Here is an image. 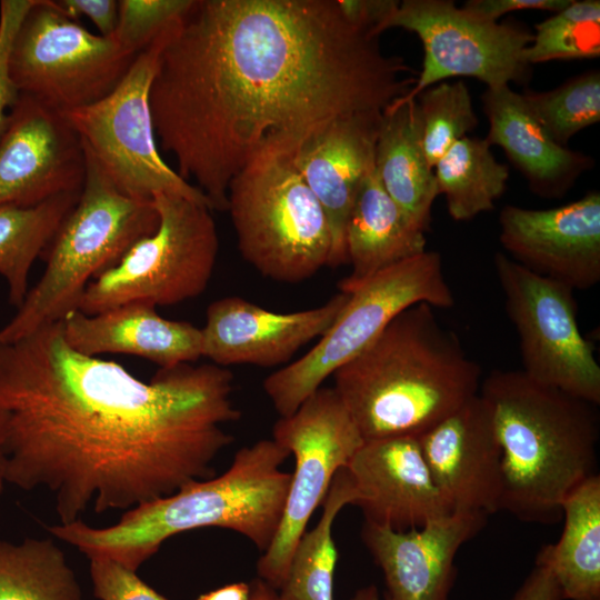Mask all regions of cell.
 <instances>
[{
	"instance_id": "4",
	"label": "cell",
	"mask_w": 600,
	"mask_h": 600,
	"mask_svg": "<svg viewBox=\"0 0 600 600\" xmlns=\"http://www.w3.org/2000/svg\"><path fill=\"white\" fill-rule=\"evenodd\" d=\"M289 456L273 439L260 440L238 450L219 477L127 510L112 526L77 520L48 531L88 558L107 557L133 571L172 536L199 528L232 530L264 552L282 519L291 473L280 467Z\"/></svg>"
},
{
	"instance_id": "16",
	"label": "cell",
	"mask_w": 600,
	"mask_h": 600,
	"mask_svg": "<svg viewBox=\"0 0 600 600\" xmlns=\"http://www.w3.org/2000/svg\"><path fill=\"white\" fill-rule=\"evenodd\" d=\"M499 240L509 258L572 290L600 281V192L557 208L504 206Z\"/></svg>"
},
{
	"instance_id": "11",
	"label": "cell",
	"mask_w": 600,
	"mask_h": 600,
	"mask_svg": "<svg viewBox=\"0 0 600 600\" xmlns=\"http://www.w3.org/2000/svg\"><path fill=\"white\" fill-rule=\"evenodd\" d=\"M163 31L136 57L108 96L63 114L83 148L124 194L152 200L157 193H170L211 209L207 197L166 163L157 144L150 88Z\"/></svg>"
},
{
	"instance_id": "7",
	"label": "cell",
	"mask_w": 600,
	"mask_h": 600,
	"mask_svg": "<svg viewBox=\"0 0 600 600\" xmlns=\"http://www.w3.org/2000/svg\"><path fill=\"white\" fill-rule=\"evenodd\" d=\"M242 258L261 276L300 283L328 267L332 238L292 158L263 154L230 182L228 208Z\"/></svg>"
},
{
	"instance_id": "2",
	"label": "cell",
	"mask_w": 600,
	"mask_h": 600,
	"mask_svg": "<svg viewBox=\"0 0 600 600\" xmlns=\"http://www.w3.org/2000/svg\"><path fill=\"white\" fill-rule=\"evenodd\" d=\"M233 374L213 363L160 369L149 382L82 354L62 322L0 344L6 483L47 489L60 524L130 510L214 476L241 417Z\"/></svg>"
},
{
	"instance_id": "20",
	"label": "cell",
	"mask_w": 600,
	"mask_h": 600,
	"mask_svg": "<svg viewBox=\"0 0 600 600\" xmlns=\"http://www.w3.org/2000/svg\"><path fill=\"white\" fill-rule=\"evenodd\" d=\"M364 521L406 531L452 512L416 437L367 440L346 467Z\"/></svg>"
},
{
	"instance_id": "32",
	"label": "cell",
	"mask_w": 600,
	"mask_h": 600,
	"mask_svg": "<svg viewBox=\"0 0 600 600\" xmlns=\"http://www.w3.org/2000/svg\"><path fill=\"white\" fill-rule=\"evenodd\" d=\"M600 57V1L572 0L562 10L534 26L524 51L531 66L553 60Z\"/></svg>"
},
{
	"instance_id": "34",
	"label": "cell",
	"mask_w": 600,
	"mask_h": 600,
	"mask_svg": "<svg viewBox=\"0 0 600 600\" xmlns=\"http://www.w3.org/2000/svg\"><path fill=\"white\" fill-rule=\"evenodd\" d=\"M191 1L120 0L112 37L126 50L139 54L187 10Z\"/></svg>"
},
{
	"instance_id": "37",
	"label": "cell",
	"mask_w": 600,
	"mask_h": 600,
	"mask_svg": "<svg viewBox=\"0 0 600 600\" xmlns=\"http://www.w3.org/2000/svg\"><path fill=\"white\" fill-rule=\"evenodd\" d=\"M397 0H338L343 16L354 27L379 37L381 27L399 6Z\"/></svg>"
},
{
	"instance_id": "23",
	"label": "cell",
	"mask_w": 600,
	"mask_h": 600,
	"mask_svg": "<svg viewBox=\"0 0 600 600\" xmlns=\"http://www.w3.org/2000/svg\"><path fill=\"white\" fill-rule=\"evenodd\" d=\"M481 101L489 123L486 141L504 151L533 193L562 198L594 166L590 156L558 144L509 86L487 88Z\"/></svg>"
},
{
	"instance_id": "27",
	"label": "cell",
	"mask_w": 600,
	"mask_h": 600,
	"mask_svg": "<svg viewBox=\"0 0 600 600\" xmlns=\"http://www.w3.org/2000/svg\"><path fill=\"white\" fill-rule=\"evenodd\" d=\"M81 191L66 192L33 206H0V276L17 309L28 293V277L43 256Z\"/></svg>"
},
{
	"instance_id": "1",
	"label": "cell",
	"mask_w": 600,
	"mask_h": 600,
	"mask_svg": "<svg viewBox=\"0 0 600 600\" xmlns=\"http://www.w3.org/2000/svg\"><path fill=\"white\" fill-rule=\"evenodd\" d=\"M417 77L338 0H192L163 31L150 88L156 138L212 210L263 154L292 158L330 123L383 112Z\"/></svg>"
},
{
	"instance_id": "18",
	"label": "cell",
	"mask_w": 600,
	"mask_h": 600,
	"mask_svg": "<svg viewBox=\"0 0 600 600\" xmlns=\"http://www.w3.org/2000/svg\"><path fill=\"white\" fill-rule=\"evenodd\" d=\"M349 293L339 292L319 307L273 312L241 297H224L207 309L202 357L213 364L276 367L323 336L333 324Z\"/></svg>"
},
{
	"instance_id": "31",
	"label": "cell",
	"mask_w": 600,
	"mask_h": 600,
	"mask_svg": "<svg viewBox=\"0 0 600 600\" xmlns=\"http://www.w3.org/2000/svg\"><path fill=\"white\" fill-rule=\"evenodd\" d=\"M521 97L538 123L560 146L600 121V72L570 78L549 91L526 90Z\"/></svg>"
},
{
	"instance_id": "40",
	"label": "cell",
	"mask_w": 600,
	"mask_h": 600,
	"mask_svg": "<svg viewBox=\"0 0 600 600\" xmlns=\"http://www.w3.org/2000/svg\"><path fill=\"white\" fill-rule=\"evenodd\" d=\"M509 600H562L551 572L536 563Z\"/></svg>"
},
{
	"instance_id": "41",
	"label": "cell",
	"mask_w": 600,
	"mask_h": 600,
	"mask_svg": "<svg viewBox=\"0 0 600 600\" xmlns=\"http://www.w3.org/2000/svg\"><path fill=\"white\" fill-rule=\"evenodd\" d=\"M249 591V583L234 582L202 593L196 600H248Z\"/></svg>"
},
{
	"instance_id": "42",
	"label": "cell",
	"mask_w": 600,
	"mask_h": 600,
	"mask_svg": "<svg viewBox=\"0 0 600 600\" xmlns=\"http://www.w3.org/2000/svg\"><path fill=\"white\" fill-rule=\"evenodd\" d=\"M249 587L248 600H283L278 589L259 577L252 579Z\"/></svg>"
},
{
	"instance_id": "33",
	"label": "cell",
	"mask_w": 600,
	"mask_h": 600,
	"mask_svg": "<svg viewBox=\"0 0 600 600\" xmlns=\"http://www.w3.org/2000/svg\"><path fill=\"white\" fill-rule=\"evenodd\" d=\"M422 147L431 168L478 126L471 94L462 80L439 82L417 98Z\"/></svg>"
},
{
	"instance_id": "28",
	"label": "cell",
	"mask_w": 600,
	"mask_h": 600,
	"mask_svg": "<svg viewBox=\"0 0 600 600\" xmlns=\"http://www.w3.org/2000/svg\"><path fill=\"white\" fill-rule=\"evenodd\" d=\"M439 194L450 217L471 220L491 211L509 180V167L498 162L486 139L463 137L433 167Z\"/></svg>"
},
{
	"instance_id": "9",
	"label": "cell",
	"mask_w": 600,
	"mask_h": 600,
	"mask_svg": "<svg viewBox=\"0 0 600 600\" xmlns=\"http://www.w3.org/2000/svg\"><path fill=\"white\" fill-rule=\"evenodd\" d=\"M157 230L86 288L78 310L88 316L130 302L180 303L201 294L213 273L219 239L211 209L187 198H152Z\"/></svg>"
},
{
	"instance_id": "3",
	"label": "cell",
	"mask_w": 600,
	"mask_h": 600,
	"mask_svg": "<svg viewBox=\"0 0 600 600\" xmlns=\"http://www.w3.org/2000/svg\"><path fill=\"white\" fill-rule=\"evenodd\" d=\"M481 374L434 308L419 303L398 314L332 377L367 441L419 437L478 394Z\"/></svg>"
},
{
	"instance_id": "36",
	"label": "cell",
	"mask_w": 600,
	"mask_h": 600,
	"mask_svg": "<svg viewBox=\"0 0 600 600\" xmlns=\"http://www.w3.org/2000/svg\"><path fill=\"white\" fill-rule=\"evenodd\" d=\"M34 0L0 1V139L10 119V113L19 98L9 71V54L16 31Z\"/></svg>"
},
{
	"instance_id": "35",
	"label": "cell",
	"mask_w": 600,
	"mask_h": 600,
	"mask_svg": "<svg viewBox=\"0 0 600 600\" xmlns=\"http://www.w3.org/2000/svg\"><path fill=\"white\" fill-rule=\"evenodd\" d=\"M93 594L100 600H169L133 571L107 557H91Z\"/></svg>"
},
{
	"instance_id": "8",
	"label": "cell",
	"mask_w": 600,
	"mask_h": 600,
	"mask_svg": "<svg viewBox=\"0 0 600 600\" xmlns=\"http://www.w3.org/2000/svg\"><path fill=\"white\" fill-rule=\"evenodd\" d=\"M419 303L440 309L454 304L441 257L436 251L398 262L349 293L340 314L318 342L298 360L264 379L263 390L276 411L280 417L293 413L398 314Z\"/></svg>"
},
{
	"instance_id": "17",
	"label": "cell",
	"mask_w": 600,
	"mask_h": 600,
	"mask_svg": "<svg viewBox=\"0 0 600 600\" xmlns=\"http://www.w3.org/2000/svg\"><path fill=\"white\" fill-rule=\"evenodd\" d=\"M417 439L452 510L486 516L500 511L501 450L490 406L480 393Z\"/></svg>"
},
{
	"instance_id": "21",
	"label": "cell",
	"mask_w": 600,
	"mask_h": 600,
	"mask_svg": "<svg viewBox=\"0 0 600 600\" xmlns=\"http://www.w3.org/2000/svg\"><path fill=\"white\" fill-rule=\"evenodd\" d=\"M383 112L342 118L308 140L292 163L321 204L332 248L328 267L348 263L346 227L359 188L374 169L376 142Z\"/></svg>"
},
{
	"instance_id": "13",
	"label": "cell",
	"mask_w": 600,
	"mask_h": 600,
	"mask_svg": "<svg viewBox=\"0 0 600 600\" xmlns=\"http://www.w3.org/2000/svg\"><path fill=\"white\" fill-rule=\"evenodd\" d=\"M504 308L520 341L521 371L531 380L600 404V366L581 333L573 290L503 252L493 258Z\"/></svg>"
},
{
	"instance_id": "12",
	"label": "cell",
	"mask_w": 600,
	"mask_h": 600,
	"mask_svg": "<svg viewBox=\"0 0 600 600\" xmlns=\"http://www.w3.org/2000/svg\"><path fill=\"white\" fill-rule=\"evenodd\" d=\"M272 439L293 454L294 471L279 529L258 560L257 573L279 590L308 521L364 440L333 387H320L293 413L280 417Z\"/></svg>"
},
{
	"instance_id": "38",
	"label": "cell",
	"mask_w": 600,
	"mask_h": 600,
	"mask_svg": "<svg viewBox=\"0 0 600 600\" xmlns=\"http://www.w3.org/2000/svg\"><path fill=\"white\" fill-rule=\"evenodd\" d=\"M54 4L67 17L79 20L89 18L100 36L112 37L118 20V1L116 0H53Z\"/></svg>"
},
{
	"instance_id": "5",
	"label": "cell",
	"mask_w": 600,
	"mask_h": 600,
	"mask_svg": "<svg viewBox=\"0 0 600 600\" xmlns=\"http://www.w3.org/2000/svg\"><path fill=\"white\" fill-rule=\"evenodd\" d=\"M479 393L490 406L501 450L500 510L524 522H557L566 497L597 474V406L521 370H492Z\"/></svg>"
},
{
	"instance_id": "19",
	"label": "cell",
	"mask_w": 600,
	"mask_h": 600,
	"mask_svg": "<svg viewBox=\"0 0 600 600\" xmlns=\"http://www.w3.org/2000/svg\"><path fill=\"white\" fill-rule=\"evenodd\" d=\"M487 518L453 510L406 531L364 521L362 540L383 573L386 600H449L457 576L456 556L480 532Z\"/></svg>"
},
{
	"instance_id": "30",
	"label": "cell",
	"mask_w": 600,
	"mask_h": 600,
	"mask_svg": "<svg viewBox=\"0 0 600 600\" xmlns=\"http://www.w3.org/2000/svg\"><path fill=\"white\" fill-rule=\"evenodd\" d=\"M0 600H81V590L51 539L0 540Z\"/></svg>"
},
{
	"instance_id": "44",
	"label": "cell",
	"mask_w": 600,
	"mask_h": 600,
	"mask_svg": "<svg viewBox=\"0 0 600 600\" xmlns=\"http://www.w3.org/2000/svg\"><path fill=\"white\" fill-rule=\"evenodd\" d=\"M349 600H380V594L374 584H369L358 589Z\"/></svg>"
},
{
	"instance_id": "29",
	"label": "cell",
	"mask_w": 600,
	"mask_h": 600,
	"mask_svg": "<svg viewBox=\"0 0 600 600\" xmlns=\"http://www.w3.org/2000/svg\"><path fill=\"white\" fill-rule=\"evenodd\" d=\"M358 492L346 468L340 469L322 502L318 524L304 532L293 551L289 570L279 593L283 600H333V576L338 551L332 524L340 510L354 506Z\"/></svg>"
},
{
	"instance_id": "25",
	"label": "cell",
	"mask_w": 600,
	"mask_h": 600,
	"mask_svg": "<svg viewBox=\"0 0 600 600\" xmlns=\"http://www.w3.org/2000/svg\"><path fill=\"white\" fill-rule=\"evenodd\" d=\"M374 170L387 193L426 232L439 192L433 168L423 151L416 99L392 102L383 111L376 142Z\"/></svg>"
},
{
	"instance_id": "26",
	"label": "cell",
	"mask_w": 600,
	"mask_h": 600,
	"mask_svg": "<svg viewBox=\"0 0 600 600\" xmlns=\"http://www.w3.org/2000/svg\"><path fill=\"white\" fill-rule=\"evenodd\" d=\"M564 526L558 542L538 552L536 563L553 576L562 600H600V477L572 490L561 504Z\"/></svg>"
},
{
	"instance_id": "39",
	"label": "cell",
	"mask_w": 600,
	"mask_h": 600,
	"mask_svg": "<svg viewBox=\"0 0 600 600\" xmlns=\"http://www.w3.org/2000/svg\"><path fill=\"white\" fill-rule=\"evenodd\" d=\"M572 0H469L462 7L468 12L488 21L497 22L509 12L520 10H546L558 12Z\"/></svg>"
},
{
	"instance_id": "22",
	"label": "cell",
	"mask_w": 600,
	"mask_h": 600,
	"mask_svg": "<svg viewBox=\"0 0 600 600\" xmlns=\"http://www.w3.org/2000/svg\"><path fill=\"white\" fill-rule=\"evenodd\" d=\"M61 322L68 344L90 357L133 354L160 369L191 363L202 357L200 328L164 319L156 306L147 302H130L93 316L77 309Z\"/></svg>"
},
{
	"instance_id": "6",
	"label": "cell",
	"mask_w": 600,
	"mask_h": 600,
	"mask_svg": "<svg viewBox=\"0 0 600 600\" xmlns=\"http://www.w3.org/2000/svg\"><path fill=\"white\" fill-rule=\"evenodd\" d=\"M84 152L86 178L79 199L43 254L47 266L42 277L0 328V344L62 321L78 309L90 280L118 264L136 242L157 230L153 200L121 192Z\"/></svg>"
},
{
	"instance_id": "43",
	"label": "cell",
	"mask_w": 600,
	"mask_h": 600,
	"mask_svg": "<svg viewBox=\"0 0 600 600\" xmlns=\"http://www.w3.org/2000/svg\"><path fill=\"white\" fill-rule=\"evenodd\" d=\"M4 440H6L4 416L0 411V492L3 490V487L6 484V479H4V466H6Z\"/></svg>"
},
{
	"instance_id": "10",
	"label": "cell",
	"mask_w": 600,
	"mask_h": 600,
	"mask_svg": "<svg viewBox=\"0 0 600 600\" xmlns=\"http://www.w3.org/2000/svg\"><path fill=\"white\" fill-rule=\"evenodd\" d=\"M137 56L113 37L93 34L53 0H34L16 31L9 71L20 93L64 113L108 96Z\"/></svg>"
},
{
	"instance_id": "15",
	"label": "cell",
	"mask_w": 600,
	"mask_h": 600,
	"mask_svg": "<svg viewBox=\"0 0 600 600\" xmlns=\"http://www.w3.org/2000/svg\"><path fill=\"white\" fill-rule=\"evenodd\" d=\"M82 141L62 112L20 93L0 139V206H33L81 191Z\"/></svg>"
},
{
	"instance_id": "14",
	"label": "cell",
	"mask_w": 600,
	"mask_h": 600,
	"mask_svg": "<svg viewBox=\"0 0 600 600\" xmlns=\"http://www.w3.org/2000/svg\"><path fill=\"white\" fill-rule=\"evenodd\" d=\"M414 32L423 46L414 86L394 103L414 100L427 88L452 77L476 78L487 88L524 83L530 64L524 51L533 32L516 22L477 17L449 0H403L381 27Z\"/></svg>"
},
{
	"instance_id": "24",
	"label": "cell",
	"mask_w": 600,
	"mask_h": 600,
	"mask_svg": "<svg viewBox=\"0 0 600 600\" xmlns=\"http://www.w3.org/2000/svg\"><path fill=\"white\" fill-rule=\"evenodd\" d=\"M418 228L382 187L373 169L362 181L346 227L350 273L340 292L351 293L378 272L427 251Z\"/></svg>"
}]
</instances>
